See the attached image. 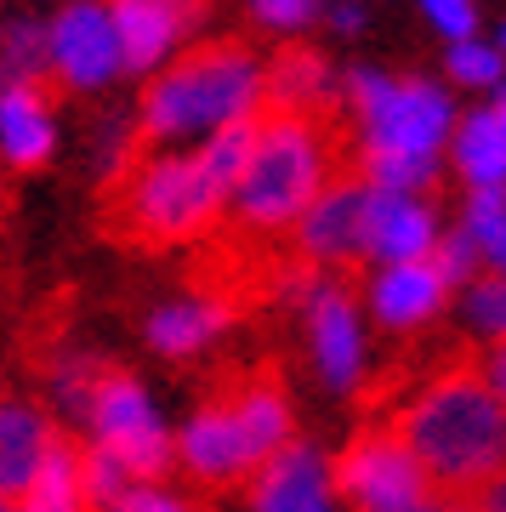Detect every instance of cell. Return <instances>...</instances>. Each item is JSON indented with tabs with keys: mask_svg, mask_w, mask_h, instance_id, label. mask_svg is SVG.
I'll return each instance as SVG.
<instances>
[{
	"mask_svg": "<svg viewBox=\"0 0 506 512\" xmlns=\"http://www.w3.org/2000/svg\"><path fill=\"white\" fill-rule=\"evenodd\" d=\"M57 444V427L46 421V410L29 399L0 393V507H18L35 473L46 467Z\"/></svg>",
	"mask_w": 506,
	"mask_h": 512,
	"instance_id": "obj_16",
	"label": "cell"
},
{
	"mask_svg": "<svg viewBox=\"0 0 506 512\" xmlns=\"http://www.w3.org/2000/svg\"><path fill=\"white\" fill-rule=\"evenodd\" d=\"M302 308H308V353L319 382L330 393H359L364 370H370V336H364L359 296L336 279H313Z\"/></svg>",
	"mask_w": 506,
	"mask_h": 512,
	"instance_id": "obj_8",
	"label": "cell"
},
{
	"mask_svg": "<svg viewBox=\"0 0 506 512\" xmlns=\"http://www.w3.org/2000/svg\"><path fill=\"white\" fill-rule=\"evenodd\" d=\"M444 165H450L467 194H506V131L495 126L489 109H467L450 131V148H444Z\"/></svg>",
	"mask_w": 506,
	"mask_h": 512,
	"instance_id": "obj_17",
	"label": "cell"
},
{
	"mask_svg": "<svg viewBox=\"0 0 506 512\" xmlns=\"http://www.w3.org/2000/svg\"><path fill=\"white\" fill-rule=\"evenodd\" d=\"M444 239V217L427 194H387L364 183V262L398 268V262H427Z\"/></svg>",
	"mask_w": 506,
	"mask_h": 512,
	"instance_id": "obj_11",
	"label": "cell"
},
{
	"mask_svg": "<svg viewBox=\"0 0 506 512\" xmlns=\"http://www.w3.org/2000/svg\"><path fill=\"white\" fill-rule=\"evenodd\" d=\"M251 512H336L330 461L313 444H285L251 478Z\"/></svg>",
	"mask_w": 506,
	"mask_h": 512,
	"instance_id": "obj_15",
	"label": "cell"
},
{
	"mask_svg": "<svg viewBox=\"0 0 506 512\" xmlns=\"http://www.w3.org/2000/svg\"><path fill=\"white\" fill-rule=\"evenodd\" d=\"M467 507H472V512H506V473H501V478H489V484L472 495Z\"/></svg>",
	"mask_w": 506,
	"mask_h": 512,
	"instance_id": "obj_34",
	"label": "cell"
},
{
	"mask_svg": "<svg viewBox=\"0 0 506 512\" xmlns=\"http://www.w3.org/2000/svg\"><path fill=\"white\" fill-rule=\"evenodd\" d=\"M330 188V143L319 120L302 114H262L256 120L251 160L234 183V211L245 228L273 234V228H296V217L308 211Z\"/></svg>",
	"mask_w": 506,
	"mask_h": 512,
	"instance_id": "obj_5",
	"label": "cell"
},
{
	"mask_svg": "<svg viewBox=\"0 0 506 512\" xmlns=\"http://www.w3.org/2000/svg\"><path fill=\"white\" fill-rule=\"evenodd\" d=\"M46 69L69 92H97V86H109L114 74L126 69L103 0H74V6H63L46 23Z\"/></svg>",
	"mask_w": 506,
	"mask_h": 512,
	"instance_id": "obj_9",
	"label": "cell"
},
{
	"mask_svg": "<svg viewBox=\"0 0 506 512\" xmlns=\"http://www.w3.org/2000/svg\"><path fill=\"white\" fill-rule=\"evenodd\" d=\"M455 228L472 239V251H478V274L506 279V194H467Z\"/></svg>",
	"mask_w": 506,
	"mask_h": 512,
	"instance_id": "obj_23",
	"label": "cell"
},
{
	"mask_svg": "<svg viewBox=\"0 0 506 512\" xmlns=\"http://www.w3.org/2000/svg\"><path fill=\"white\" fill-rule=\"evenodd\" d=\"M416 512H472V507H467V501H450V495H433V501L416 507Z\"/></svg>",
	"mask_w": 506,
	"mask_h": 512,
	"instance_id": "obj_35",
	"label": "cell"
},
{
	"mask_svg": "<svg viewBox=\"0 0 506 512\" xmlns=\"http://www.w3.org/2000/svg\"><path fill=\"white\" fill-rule=\"evenodd\" d=\"M171 456L194 484H211V490H228V484H245V478L262 473V461H256L228 399L199 404L194 416L182 421V433H171Z\"/></svg>",
	"mask_w": 506,
	"mask_h": 512,
	"instance_id": "obj_10",
	"label": "cell"
},
{
	"mask_svg": "<svg viewBox=\"0 0 506 512\" xmlns=\"http://www.w3.org/2000/svg\"><path fill=\"white\" fill-rule=\"evenodd\" d=\"M228 404H234V416L239 427H245V439H251L256 461L268 467L290 439V399H285V387L268 382V376H251V382L239 387V393H228Z\"/></svg>",
	"mask_w": 506,
	"mask_h": 512,
	"instance_id": "obj_21",
	"label": "cell"
},
{
	"mask_svg": "<svg viewBox=\"0 0 506 512\" xmlns=\"http://www.w3.org/2000/svg\"><path fill=\"white\" fill-rule=\"evenodd\" d=\"M131 74H160L182 57V40L199 29V0H103Z\"/></svg>",
	"mask_w": 506,
	"mask_h": 512,
	"instance_id": "obj_12",
	"label": "cell"
},
{
	"mask_svg": "<svg viewBox=\"0 0 506 512\" xmlns=\"http://www.w3.org/2000/svg\"><path fill=\"white\" fill-rule=\"evenodd\" d=\"M319 18L336 29V35H359L364 29V0H325V12Z\"/></svg>",
	"mask_w": 506,
	"mask_h": 512,
	"instance_id": "obj_32",
	"label": "cell"
},
{
	"mask_svg": "<svg viewBox=\"0 0 506 512\" xmlns=\"http://www.w3.org/2000/svg\"><path fill=\"white\" fill-rule=\"evenodd\" d=\"M228 302L217 296H182V302H165V308L148 313V348L165 353V359H194L228 330Z\"/></svg>",
	"mask_w": 506,
	"mask_h": 512,
	"instance_id": "obj_19",
	"label": "cell"
},
{
	"mask_svg": "<svg viewBox=\"0 0 506 512\" xmlns=\"http://www.w3.org/2000/svg\"><path fill=\"white\" fill-rule=\"evenodd\" d=\"M319 12H325V0H251V18L262 23V29H279V35L308 29Z\"/></svg>",
	"mask_w": 506,
	"mask_h": 512,
	"instance_id": "obj_30",
	"label": "cell"
},
{
	"mask_svg": "<svg viewBox=\"0 0 506 512\" xmlns=\"http://www.w3.org/2000/svg\"><path fill=\"white\" fill-rule=\"evenodd\" d=\"M0 512H6V507H0Z\"/></svg>",
	"mask_w": 506,
	"mask_h": 512,
	"instance_id": "obj_38",
	"label": "cell"
},
{
	"mask_svg": "<svg viewBox=\"0 0 506 512\" xmlns=\"http://www.w3.org/2000/svg\"><path fill=\"white\" fill-rule=\"evenodd\" d=\"M478 376H484V387H489V393H495V399L506 404V342H501V348H489V353H484V365H478Z\"/></svg>",
	"mask_w": 506,
	"mask_h": 512,
	"instance_id": "obj_33",
	"label": "cell"
},
{
	"mask_svg": "<svg viewBox=\"0 0 506 512\" xmlns=\"http://www.w3.org/2000/svg\"><path fill=\"white\" fill-rule=\"evenodd\" d=\"M296 251L313 268H342V262H364V183H330L319 200L296 217Z\"/></svg>",
	"mask_w": 506,
	"mask_h": 512,
	"instance_id": "obj_14",
	"label": "cell"
},
{
	"mask_svg": "<svg viewBox=\"0 0 506 512\" xmlns=\"http://www.w3.org/2000/svg\"><path fill=\"white\" fill-rule=\"evenodd\" d=\"M57 148V120L40 86H0V160L35 171L52 160Z\"/></svg>",
	"mask_w": 506,
	"mask_h": 512,
	"instance_id": "obj_18",
	"label": "cell"
},
{
	"mask_svg": "<svg viewBox=\"0 0 506 512\" xmlns=\"http://www.w3.org/2000/svg\"><path fill=\"white\" fill-rule=\"evenodd\" d=\"M109 512H199V507L182 490H171V484H131Z\"/></svg>",
	"mask_w": 506,
	"mask_h": 512,
	"instance_id": "obj_31",
	"label": "cell"
},
{
	"mask_svg": "<svg viewBox=\"0 0 506 512\" xmlns=\"http://www.w3.org/2000/svg\"><path fill=\"white\" fill-rule=\"evenodd\" d=\"M421 18L455 46V40L478 35V0H421Z\"/></svg>",
	"mask_w": 506,
	"mask_h": 512,
	"instance_id": "obj_29",
	"label": "cell"
},
{
	"mask_svg": "<svg viewBox=\"0 0 506 512\" xmlns=\"http://www.w3.org/2000/svg\"><path fill=\"white\" fill-rule=\"evenodd\" d=\"M330 490L347 512H416L433 501L421 461L404 450L393 427H370L330 467Z\"/></svg>",
	"mask_w": 506,
	"mask_h": 512,
	"instance_id": "obj_7",
	"label": "cell"
},
{
	"mask_svg": "<svg viewBox=\"0 0 506 512\" xmlns=\"http://www.w3.org/2000/svg\"><path fill=\"white\" fill-rule=\"evenodd\" d=\"M393 433L421 461L433 495L472 501L489 478L506 473V404L478 376V365L438 370L398 410Z\"/></svg>",
	"mask_w": 506,
	"mask_h": 512,
	"instance_id": "obj_2",
	"label": "cell"
},
{
	"mask_svg": "<svg viewBox=\"0 0 506 512\" xmlns=\"http://www.w3.org/2000/svg\"><path fill=\"white\" fill-rule=\"evenodd\" d=\"M444 74H450V86L461 92H501L506 86V57L489 46V40H455L450 57H444Z\"/></svg>",
	"mask_w": 506,
	"mask_h": 512,
	"instance_id": "obj_25",
	"label": "cell"
},
{
	"mask_svg": "<svg viewBox=\"0 0 506 512\" xmlns=\"http://www.w3.org/2000/svg\"><path fill=\"white\" fill-rule=\"evenodd\" d=\"M251 143L256 120L205 137L194 154H148L120 188V228L148 245H177V239L205 234L234 200Z\"/></svg>",
	"mask_w": 506,
	"mask_h": 512,
	"instance_id": "obj_3",
	"label": "cell"
},
{
	"mask_svg": "<svg viewBox=\"0 0 506 512\" xmlns=\"http://www.w3.org/2000/svg\"><path fill=\"white\" fill-rule=\"evenodd\" d=\"M91 444L109 450L131 473V484H160L171 473V427L160 421V404L148 399V387L126 370H103L86 404Z\"/></svg>",
	"mask_w": 506,
	"mask_h": 512,
	"instance_id": "obj_6",
	"label": "cell"
},
{
	"mask_svg": "<svg viewBox=\"0 0 506 512\" xmlns=\"http://www.w3.org/2000/svg\"><path fill=\"white\" fill-rule=\"evenodd\" d=\"M450 285L444 274L433 268V256L427 262H398V268H376L370 285H364V308L376 319L381 330H393V336H410V330H427L438 313L450 308Z\"/></svg>",
	"mask_w": 506,
	"mask_h": 512,
	"instance_id": "obj_13",
	"label": "cell"
},
{
	"mask_svg": "<svg viewBox=\"0 0 506 512\" xmlns=\"http://www.w3.org/2000/svg\"><path fill=\"white\" fill-rule=\"evenodd\" d=\"M80 478H86L91 512H109L114 501L131 490V473L109 456V450H97V444H91V450H80Z\"/></svg>",
	"mask_w": 506,
	"mask_h": 512,
	"instance_id": "obj_27",
	"label": "cell"
},
{
	"mask_svg": "<svg viewBox=\"0 0 506 512\" xmlns=\"http://www.w3.org/2000/svg\"><path fill=\"white\" fill-rule=\"evenodd\" d=\"M262 86H268V109L273 114H302V120H313V109L330 97V63L319 52H308V46H290V52H279L273 63H262Z\"/></svg>",
	"mask_w": 506,
	"mask_h": 512,
	"instance_id": "obj_20",
	"label": "cell"
},
{
	"mask_svg": "<svg viewBox=\"0 0 506 512\" xmlns=\"http://www.w3.org/2000/svg\"><path fill=\"white\" fill-rule=\"evenodd\" d=\"M433 268L444 274L450 291H461V285L478 279V251H472V239L461 228H444V239H438V251H433Z\"/></svg>",
	"mask_w": 506,
	"mask_h": 512,
	"instance_id": "obj_28",
	"label": "cell"
},
{
	"mask_svg": "<svg viewBox=\"0 0 506 512\" xmlns=\"http://www.w3.org/2000/svg\"><path fill=\"white\" fill-rule=\"evenodd\" d=\"M489 46H495V52L506 57V23H501V29H495V40H489Z\"/></svg>",
	"mask_w": 506,
	"mask_h": 512,
	"instance_id": "obj_37",
	"label": "cell"
},
{
	"mask_svg": "<svg viewBox=\"0 0 506 512\" xmlns=\"http://www.w3.org/2000/svg\"><path fill=\"white\" fill-rule=\"evenodd\" d=\"M461 330L472 342H484V353L501 348L506 342V279L478 274L472 285H461Z\"/></svg>",
	"mask_w": 506,
	"mask_h": 512,
	"instance_id": "obj_24",
	"label": "cell"
},
{
	"mask_svg": "<svg viewBox=\"0 0 506 512\" xmlns=\"http://www.w3.org/2000/svg\"><path fill=\"white\" fill-rule=\"evenodd\" d=\"M489 114H495V126L506 131V86H501V92H495V103H489Z\"/></svg>",
	"mask_w": 506,
	"mask_h": 512,
	"instance_id": "obj_36",
	"label": "cell"
},
{
	"mask_svg": "<svg viewBox=\"0 0 506 512\" xmlns=\"http://www.w3.org/2000/svg\"><path fill=\"white\" fill-rule=\"evenodd\" d=\"M46 74V29L40 23H6L0 29V80L6 86H40Z\"/></svg>",
	"mask_w": 506,
	"mask_h": 512,
	"instance_id": "obj_26",
	"label": "cell"
},
{
	"mask_svg": "<svg viewBox=\"0 0 506 512\" xmlns=\"http://www.w3.org/2000/svg\"><path fill=\"white\" fill-rule=\"evenodd\" d=\"M18 512H91V495H86V478H80V450H74L63 433H57L46 467L35 473L29 495L18 501Z\"/></svg>",
	"mask_w": 506,
	"mask_h": 512,
	"instance_id": "obj_22",
	"label": "cell"
},
{
	"mask_svg": "<svg viewBox=\"0 0 506 512\" xmlns=\"http://www.w3.org/2000/svg\"><path fill=\"white\" fill-rule=\"evenodd\" d=\"M347 109L359 120V183L387 194H427L444 177V148L461 120L444 80L364 63L347 74Z\"/></svg>",
	"mask_w": 506,
	"mask_h": 512,
	"instance_id": "obj_1",
	"label": "cell"
},
{
	"mask_svg": "<svg viewBox=\"0 0 506 512\" xmlns=\"http://www.w3.org/2000/svg\"><path fill=\"white\" fill-rule=\"evenodd\" d=\"M268 86L262 57L239 40H211L165 63L143 92V137L148 143H205L228 126L262 120Z\"/></svg>",
	"mask_w": 506,
	"mask_h": 512,
	"instance_id": "obj_4",
	"label": "cell"
}]
</instances>
